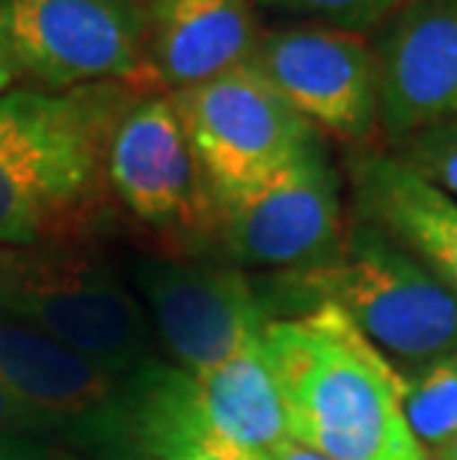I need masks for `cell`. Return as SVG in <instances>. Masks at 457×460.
Listing matches in <instances>:
<instances>
[{
	"instance_id": "cell-1",
	"label": "cell",
	"mask_w": 457,
	"mask_h": 460,
	"mask_svg": "<svg viewBox=\"0 0 457 460\" xmlns=\"http://www.w3.org/2000/svg\"><path fill=\"white\" fill-rule=\"evenodd\" d=\"M137 93L90 84L0 95V247H75L95 226L110 197V137Z\"/></svg>"
},
{
	"instance_id": "cell-2",
	"label": "cell",
	"mask_w": 457,
	"mask_h": 460,
	"mask_svg": "<svg viewBox=\"0 0 457 460\" xmlns=\"http://www.w3.org/2000/svg\"><path fill=\"white\" fill-rule=\"evenodd\" d=\"M261 354L294 443L330 460H431L407 425L401 371L333 303L274 318Z\"/></svg>"
},
{
	"instance_id": "cell-3",
	"label": "cell",
	"mask_w": 457,
	"mask_h": 460,
	"mask_svg": "<svg viewBox=\"0 0 457 460\" xmlns=\"http://www.w3.org/2000/svg\"><path fill=\"white\" fill-rule=\"evenodd\" d=\"M315 303H333L398 371L457 350V295L365 220L347 214L345 250L330 268L286 277Z\"/></svg>"
},
{
	"instance_id": "cell-4",
	"label": "cell",
	"mask_w": 457,
	"mask_h": 460,
	"mask_svg": "<svg viewBox=\"0 0 457 460\" xmlns=\"http://www.w3.org/2000/svg\"><path fill=\"white\" fill-rule=\"evenodd\" d=\"M0 315L48 332L116 377L152 362V321L125 270L83 247L13 250Z\"/></svg>"
},
{
	"instance_id": "cell-5",
	"label": "cell",
	"mask_w": 457,
	"mask_h": 460,
	"mask_svg": "<svg viewBox=\"0 0 457 460\" xmlns=\"http://www.w3.org/2000/svg\"><path fill=\"white\" fill-rule=\"evenodd\" d=\"M342 172L324 134L312 137L286 170L250 190L214 202V243L223 259L279 277L330 268L345 250Z\"/></svg>"
},
{
	"instance_id": "cell-6",
	"label": "cell",
	"mask_w": 457,
	"mask_h": 460,
	"mask_svg": "<svg viewBox=\"0 0 457 460\" xmlns=\"http://www.w3.org/2000/svg\"><path fill=\"white\" fill-rule=\"evenodd\" d=\"M163 348L188 375H206L261 345L270 312L265 291L232 261L137 256L125 268Z\"/></svg>"
},
{
	"instance_id": "cell-7",
	"label": "cell",
	"mask_w": 457,
	"mask_h": 460,
	"mask_svg": "<svg viewBox=\"0 0 457 460\" xmlns=\"http://www.w3.org/2000/svg\"><path fill=\"white\" fill-rule=\"evenodd\" d=\"M170 95L214 202L268 181L321 134L252 66Z\"/></svg>"
},
{
	"instance_id": "cell-8",
	"label": "cell",
	"mask_w": 457,
	"mask_h": 460,
	"mask_svg": "<svg viewBox=\"0 0 457 460\" xmlns=\"http://www.w3.org/2000/svg\"><path fill=\"white\" fill-rule=\"evenodd\" d=\"M250 66L347 149L381 146V63L372 36L297 22L261 31Z\"/></svg>"
},
{
	"instance_id": "cell-9",
	"label": "cell",
	"mask_w": 457,
	"mask_h": 460,
	"mask_svg": "<svg viewBox=\"0 0 457 460\" xmlns=\"http://www.w3.org/2000/svg\"><path fill=\"white\" fill-rule=\"evenodd\" d=\"M0 33L36 90L140 86L143 0H0Z\"/></svg>"
},
{
	"instance_id": "cell-10",
	"label": "cell",
	"mask_w": 457,
	"mask_h": 460,
	"mask_svg": "<svg viewBox=\"0 0 457 460\" xmlns=\"http://www.w3.org/2000/svg\"><path fill=\"white\" fill-rule=\"evenodd\" d=\"M110 197L179 243H214V199L170 93L140 90L107 149Z\"/></svg>"
},
{
	"instance_id": "cell-11",
	"label": "cell",
	"mask_w": 457,
	"mask_h": 460,
	"mask_svg": "<svg viewBox=\"0 0 457 460\" xmlns=\"http://www.w3.org/2000/svg\"><path fill=\"white\" fill-rule=\"evenodd\" d=\"M0 380L51 419L63 443L92 452L134 448L125 380L9 315H0Z\"/></svg>"
},
{
	"instance_id": "cell-12",
	"label": "cell",
	"mask_w": 457,
	"mask_h": 460,
	"mask_svg": "<svg viewBox=\"0 0 457 460\" xmlns=\"http://www.w3.org/2000/svg\"><path fill=\"white\" fill-rule=\"evenodd\" d=\"M368 36L381 63L383 146L457 116V0H407Z\"/></svg>"
},
{
	"instance_id": "cell-13",
	"label": "cell",
	"mask_w": 457,
	"mask_h": 460,
	"mask_svg": "<svg viewBox=\"0 0 457 460\" xmlns=\"http://www.w3.org/2000/svg\"><path fill=\"white\" fill-rule=\"evenodd\" d=\"M140 86L181 93L250 66L265 27L252 0H143Z\"/></svg>"
},
{
	"instance_id": "cell-14",
	"label": "cell",
	"mask_w": 457,
	"mask_h": 460,
	"mask_svg": "<svg viewBox=\"0 0 457 460\" xmlns=\"http://www.w3.org/2000/svg\"><path fill=\"white\" fill-rule=\"evenodd\" d=\"M351 217L389 234L457 295V199L427 184L386 146L347 149Z\"/></svg>"
},
{
	"instance_id": "cell-15",
	"label": "cell",
	"mask_w": 457,
	"mask_h": 460,
	"mask_svg": "<svg viewBox=\"0 0 457 460\" xmlns=\"http://www.w3.org/2000/svg\"><path fill=\"white\" fill-rule=\"evenodd\" d=\"M193 377V375H190ZM199 416L211 439L247 460H270L286 443L288 422L261 345L193 377Z\"/></svg>"
},
{
	"instance_id": "cell-16",
	"label": "cell",
	"mask_w": 457,
	"mask_h": 460,
	"mask_svg": "<svg viewBox=\"0 0 457 460\" xmlns=\"http://www.w3.org/2000/svg\"><path fill=\"white\" fill-rule=\"evenodd\" d=\"M131 446L149 460H247L226 452L199 416L197 384L184 368L149 362L125 377Z\"/></svg>"
},
{
	"instance_id": "cell-17",
	"label": "cell",
	"mask_w": 457,
	"mask_h": 460,
	"mask_svg": "<svg viewBox=\"0 0 457 460\" xmlns=\"http://www.w3.org/2000/svg\"><path fill=\"white\" fill-rule=\"evenodd\" d=\"M404 416L427 455L457 437V350L401 371Z\"/></svg>"
},
{
	"instance_id": "cell-18",
	"label": "cell",
	"mask_w": 457,
	"mask_h": 460,
	"mask_svg": "<svg viewBox=\"0 0 457 460\" xmlns=\"http://www.w3.org/2000/svg\"><path fill=\"white\" fill-rule=\"evenodd\" d=\"M407 0H252L256 9L274 13L294 22H315L345 31L372 33L392 13H398Z\"/></svg>"
},
{
	"instance_id": "cell-19",
	"label": "cell",
	"mask_w": 457,
	"mask_h": 460,
	"mask_svg": "<svg viewBox=\"0 0 457 460\" xmlns=\"http://www.w3.org/2000/svg\"><path fill=\"white\" fill-rule=\"evenodd\" d=\"M386 149L398 155L413 172H419L427 184L457 199V116L425 125Z\"/></svg>"
},
{
	"instance_id": "cell-20",
	"label": "cell",
	"mask_w": 457,
	"mask_h": 460,
	"mask_svg": "<svg viewBox=\"0 0 457 460\" xmlns=\"http://www.w3.org/2000/svg\"><path fill=\"white\" fill-rule=\"evenodd\" d=\"M0 437H24L45 439V443H63L60 430L48 416L39 413L27 401L18 398L4 380H0Z\"/></svg>"
},
{
	"instance_id": "cell-21",
	"label": "cell",
	"mask_w": 457,
	"mask_h": 460,
	"mask_svg": "<svg viewBox=\"0 0 457 460\" xmlns=\"http://www.w3.org/2000/svg\"><path fill=\"white\" fill-rule=\"evenodd\" d=\"M0 460H72V457L54 452L51 446H42L39 439L0 437Z\"/></svg>"
},
{
	"instance_id": "cell-22",
	"label": "cell",
	"mask_w": 457,
	"mask_h": 460,
	"mask_svg": "<svg viewBox=\"0 0 457 460\" xmlns=\"http://www.w3.org/2000/svg\"><path fill=\"white\" fill-rule=\"evenodd\" d=\"M18 81H22V75H18V66L13 60V54H9V45H6L4 33H0V95L15 90Z\"/></svg>"
},
{
	"instance_id": "cell-23",
	"label": "cell",
	"mask_w": 457,
	"mask_h": 460,
	"mask_svg": "<svg viewBox=\"0 0 457 460\" xmlns=\"http://www.w3.org/2000/svg\"><path fill=\"white\" fill-rule=\"evenodd\" d=\"M270 460H330V457H324V455L312 452V448L294 443V439H286V443H282L277 452L270 455Z\"/></svg>"
},
{
	"instance_id": "cell-24",
	"label": "cell",
	"mask_w": 457,
	"mask_h": 460,
	"mask_svg": "<svg viewBox=\"0 0 457 460\" xmlns=\"http://www.w3.org/2000/svg\"><path fill=\"white\" fill-rule=\"evenodd\" d=\"M431 460H457V437L452 439V443H445L443 448H436V452L431 455Z\"/></svg>"
},
{
	"instance_id": "cell-25",
	"label": "cell",
	"mask_w": 457,
	"mask_h": 460,
	"mask_svg": "<svg viewBox=\"0 0 457 460\" xmlns=\"http://www.w3.org/2000/svg\"><path fill=\"white\" fill-rule=\"evenodd\" d=\"M9 261H13V250H4V247H0V288H4V279H6Z\"/></svg>"
},
{
	"instance_id": "cell-26",
	"label": "cell",
	"mask_w": 457,
	"mask_h": 460,
	"mask_svg": "<svg viewBox=\"0 0 457 460\" xmlns=\"http://www.w3.org/2000/svg\"><path fill=\"white\" fill-rule=\"evenodd\" d=\"M113 460H149V457H113Z\"/></svg>"
}]
</instances>
